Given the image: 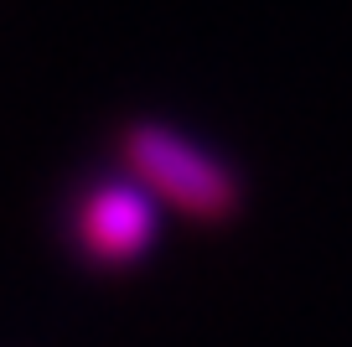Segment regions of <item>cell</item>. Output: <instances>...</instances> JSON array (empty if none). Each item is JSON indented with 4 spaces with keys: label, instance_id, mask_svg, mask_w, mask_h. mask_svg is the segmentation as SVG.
Instances as JSON below:
<instances>
[{
    "label": "cell",
    "instance_id": "1",
    "mask_svg": "<svg viewBox=\"0 0 352 347\" xmlns=\"http://www.w3.org/2000/svg\"><path fill=\"white\" fill-rule=\"evenodd\" d=\"M114 166L135 176L166 213L187 223H233L243 213V176L218 145L197 140L171 120H124L114 140Z\"/></svg>",
    "mask_w": 352,
    "mask_h": 347
},
{
    "label": "cell",
    "instance_id": "2",
    "mask_svg": "<svg viewBox=\"0 0 352 347\" xmlns=\"http://www.w3.org/2000/svg\"><path fill=\"white\" fill-rule=\"evenodd\" d=\"M161 218H166V207L124 166H109V171L83 176L67 192L63 233H67V249L88 270L120 275V270H135V264H145L155 254Z\"/></svg>",
    "mask_w": 352,
    "mask_h": 347
}]
</instances>
